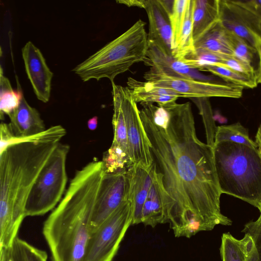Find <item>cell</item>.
I'll return each mask as SVG.
<instances>
[{"mask_svg":"<svg viewBox=\"0 0 261 261\" xmlns=\"http://www.w3.org/2000/svg\"><path fill=\"white\" fill-rule=\"evenodd\" d=\"M159 105L169 114L165 125L155 124L144 107L139 115L162 191L165 223L176 237H184L194 221L200 222L204 231L231 225L221 212L213 148L197 137L191 103Z\"/></svg>","mask_w":261,"mask_h":261,"instance_id":"6da1fadb","label":"cell"},{"mask_svg":"<svg viewBox=\"0 0 261 261\" xmlns=\"http://www.w3.org/2000/svg\"><path fill=\"white\" fill-rule=\"evenodd\" d=\"M94 159L76 171L57 206L44 223L43 234L53 261H85L96 196L105 173Z\"/></svg>","mask_w":261,"mask_h":261,"instance_id":"7a4b0ae2","label":"cell"},{"mask_svg":"<svg viewBox=\"0 0 261 261\" xmlns=\"http://www.w3.org/2000/svg\"><path fill=\"white\" fill-rule=\"evenodd\" d=\"M58 144L23 142L0 153V247L17 237L29 195Z\"/></svg>","mask_w":261,"mask_h":261,"instance_id":"3957f363","label":"cell"},{"mask_svg":"<svg viewBox=\"0 0 261 261\" xmlns=\"http://www.w3.org/2000/svg\"><path fill=\"white\" fill-rule=\"evenodd\" d=\"M215 167L222 194L241 199L261 211V151L230 142L215 143Z\"/></svg>","mask_w":261,"mask_h":261,"instance_id":"277c9868","label":"cell"},{"mask_svg":"<svg viewBox=\"0 0 261 261\" xmlns=\"http://www.w3.org/2000/svg\"><path fill=\"white\" fill-rule=\"evenodd\" d=\"M146 23L137 20L121 35L106 44L77 64L72 71L86 82L115 77L127 71L134 64L143 62L148 48Z\"/></svg>","mask_w":261,"mask_h":261,"instance_id":"5b68a950","label":"cell"},{"mask_svg":"<svg viewBox=\"0 0 261 261\" xmlns=\"http://www.w3.org/2000/svg\"><path fill=\"white\" fill-rule=\"evenodd\" d=\"M68 145L59 143L39 173L28 197L25 216L43 215L62 199L67 182L66 163Z\"/></svg>","mask_w":261,"mask_h":261,"instance_id":"8992f818","label":"cell"},{"mask_svg":"<svg viewBox=\"0 0 261 261\" xmlns=\"http://www.w3.org/2000/svg\"><path fill=\"white\" fill-rule=\"evenodd\" d=\"M133 203L123 202L93 232L86 248L85 261H112L132 225Z\"/></svg>","mask_w":261,"mask_h":261,"instance_id":"52a82bcc","label":"cell"},{"mask_svg":"<svg viewBox=\"0 0 261 261\" xmlns=\"http://www.w3.org/2000/svg\"><path fill=\"white\" fill-rule=\"evenodd\" d=\"M144 78L155 85L171 89L182 97L239 98L242 96L244 89L226 81H202L171 76L154 67H150L144 73Z\"/></svg>","mask_w":261,"mask_h":261,"instance_id":"ba28073f","label":"cell"},{"mask_svg":"<svg viewBox=\"0 0 261 261\" xmlns=\"http://www.w3.org/2000/svg\"><path fill=\"white\" fill-rule=\"evenodd\" d=\"M128 169L106 173L97 193L90 224V233L97 228L123 202L129 199Z\"/></svg>","mask_w":261,"mask_h":261,"instance_id":"9c48e42d","label":"cell"},{"mask_svg":"<svg viewBox=\"0 0 261 261\" xmlns=\"http://www.w3.org/2000/svg\"><path fill=\"white\" fill-rule=\"evenodd\" d=\"M124 113L129 155L133 165L148 167L152 164L150 143L141 120L137 103L127 87L117 85Z\"/></svg>","mask_w":261,"mask_h":261,"instance_id":"30bf717a","label":"cell"},{"mask_svg":"<svg viewBox=\"0 0 261 261\" xmlns=\"http://www.w3.org/2000/svg\"><path fill=\"white\" fill-rule=\"evenodd\" d=\"M219 21L255 49L261 43V18L245 0H219Z\"/></svg>","mask_w":261,"mask_h":261,"instance_id":"8fae6325","label":"cell"},{"mask_svg":"<svg viewBox=\"0 0 261 261\" xmlns=\"http://www.w3.org/2000/svg\"><path fill=\"white\" fill-rule=\"evenodd\" d=\"M172 3L173 1L145 0L144 8L149 21L148 42L170 55H172V33L170 13Z\"/></svg>","mask_w":261,"mask_h":261,"instance_id":"7c38bea8","label":"cell"},{"mask_svg":"<svg viewBox=\"0 0 261 261\" xmlns=\"http://www.w3.org/2000/svg\"><path fill=\"white\" fill-rule=\"evenodd\" d=\"M21 53L26 73L37 98L43 102H48L50 96L53 72L41 51L31 41L25 44Z\"/></svg>","mask_w":261,"mask_h":261,"instance_id":"4fadbf2b","label":"cell"},{"mask_svg":"<svg viewBox=\"0 0 261 261\" xmlns=\"http://www.w3.org/2000/svg\"><path fill=\"white\" fill-rule=\"evenodd\" d=\"M143 62L146 66L155 68L169 75L202 81H216L215 78L202 74L198 70L189 67L151 42H148L146 57Z\"/></svg>","mask_w":261,"mask_h":261,"instance_id":"5bb4252c","label":"cell"},{"mask_svg":"<svg viewBox=\"0 0 261 261\" xmlns=\"http://www.w3.org/2000/svg\"><path fill=\"white\" fill-rule=\"evenodd\" d=\"M128 171L129 198L133 203L132 225H136L142 223L143 206L154 179L155 168L153 163L148 167L133 165Z\"/></svg>","mask_w":261,"mask_h":261,"instance_id":"9a60e30c","label":"cell"},{"mask_svg":"<svg viewBox=\"0 0 261 261\" xmlns=\"http://www.w3.org/2000/svg\"><path fill=\"white\" fill-rule=\"evenodd\" d=\"M8 116L9 125L15 137H27L46 130L40 113L28 103L23 95L18 107Z\"/></svg>","mask_w":261,"mask_h":261,"instance_id":"2e32d148","label":"cell"},{"mask_svg":"<svg viewBox=\"0 0 261 261\" xmlns=\"http://www.w3.org/2000/svg\"><path fill=\"white\" fill-rule=\"evenodd\" d=\"M127 87L129 89L135 101L143 103H157L163 105L176 101L182 97L173 90L161 87L149 82H142L129 77L127 81Z\"/></svg>","mask_w":261,"mask_h":261,"instance_id":"e0dca14e","label":"cell"},{"mask_svg":"<svg viewBox=\"0 0 261 261\" xmlns=\"http://www.w3.org/2000/svg\"><path fill=\"white\" fill-rule=\"evenodd\" d=\"M219 21V0H192L194 43Z\"/></svg>","mask_w":261,"mask_h":261,"instance_id":"ac0fdd59","label":"cell"},{"mask_svg":"<svg viewBox=\"0 0 261 261\" xmlns=\"http://www.w3.org/2000/svg\"><path fill=\"white\" fill-rule=\"evenodd\" d=\"M196 49L204 50L224 56L234 57L231 33L219 21L194 43Z\"/></svg>","mask_w":261,"mask_h":261,"instance_id":"d6986e66","label":"cell"},{"mask_svg":"<svg viewBox=\"0 0 261 261\" xmlns=\"http://www.w3.org/2000/svg\"><path fill=\"white\" fill-rule=\"evenodd\" d=\"M1 140L0 153L8 147L23 142H37L42 143H57L65 136L66 130L61 125L52 126L43 132L27 137H15L9 125L1 123L0 125Z\"/></svg>","mask_w":261,"mask_h":261,"instance_id":"ffe728a7","label":"cell"},{"mask_svg":"<svg viewBox=\"0 0 261 261\" xmlns=\"http://www.w3.org/2000/svg\"><path fill=\"white\" fill-rule=\"evenodd\" d=\"M142 223L153 228L159 224L165 223L162 191L155 171L152 186L143 206Z\"/></svg>","mask_w":261,"mask_h":261,"instance_id":"44dd1931","label":"cell"},{"mask_svg":"<svg viewBox=\"0 0 261 261\" xmlns=\"http://www.w3.org/2000/svg\"><path fill=\"white\" fill-rule=\"evenodd\" d=\"M250 240L247 233L241 240L229 232L223 233L220 248L222 261H248Z\"/></svg>","mask_w":261,"mask_h":261,"instance_id":"7402d4cb","label":"cell"},{"mask_svg":"<svg viewBox=\"0 0 261 261\" xmlns=\"http://www.w3.org/2000/svg\"><path fill=\"white\" fill-rule=\"evenodd\" d=\"M111 83L113 105L112 125L114 131L112 142L119 145L129 155L126 123L121 100L117 85L114 82Z\"/></svg>","mask_w":261,"mask_h":261,"instance_id":"603a6c76","label":"cell"},{"mask_svg":"<svg viewBox=\"0 0 261 261\" xmlns=\"http://www.w3.org/2000/svg\"><path fill=\"white\" fill-rule=\"evenodd\" d=\"M17 91L13 89L9 79L3 74V68L1 67L0 73V112L1 119L4 118V114L9 115L19 106L23 96L20 84L16 76Z\"/></svg>","mask_w":261,"mask_h":261,"instance_id":"cb8c5ba5","label":"cell"},{"mask_svg":"<svg viewBox=\"0 0 261 261\" xmlns=\"http://www.w3.org/2000/svg\"><path fill=\"white\" fill-rule=\"evenodd\" d=\"M224 141L258 147L256 142L250 138L247 129L239 122L217 126L215 143Z\"/></svg>","mask_w":261,"mask_h":261,"instance_id":"d4e9b609","label":"cell"},{"mask_svg":"<svg viewBox=\"0 0 261 261\" xmlns=\"http://www.w3.org/2000/svg\"><path fill=\"white\" fill-rule=\"evenodd\" d=\"M191 3L192 0L173 1L170 13L172 33V52L178 43Z\"/></svg>","mask_w":261,"mask_h":261,"instance_id":"484cf974","label":"cell"},{"mask_svg":"<svg viewBox=\"0 0 261 261\" xmlns=\"http://www.w3.org/2000/svg\"><path fill=\"white\" fill-rule=\"evenodd\" d=\"M205 70L223 79L224 81L239 85L244 88L253 89L257 87L255 77L244 74L220 64H213L205 67Z\"/></svg>","mask_w":261,"mask_h":261,"instance_id":"4316f807","label":"cell"},{"mask_svg":"<svg viewBox=\"0 0 261 261\" xmlns=\"http://www.w3.org/2000/svg\"><path fill=\"white\" fill-rule=\"evenodd\" d=\"M102 161L106 173L118 172L133 165L129 155L119 145L113 142L104 152Z\"/></svg>","mask_w":261,"mask_h":261,"instance_id":"83f0119b","label":"cell"},{"mask_svg":"<svg viewBox=\"0 0 261 261\" xmlns=\"http://www.w3.org/2000/svg\"><path fill=\"white\" fill-rule=\"evenodd\" d=\"M14 261H47V254L18 237L11 245Z\"/></svg>","mask_w":261,"mask_h":261,"instance_id":"f1b7e54d","label":"cell"},{"mask_svg":"<svg viewBox=\"0 0 261 261\" xmlns=\"http://www.w3.org/2000/svg\"><path fill=\"white\" fill-rule=\"evenodd\" d=\"M197 106L201 115L205 128L207 144L213 147L217 126L215 124V119L212 107L207 98H190Z\"/></svg>","mask_w":261,"mask_h":261,"instance_id":"f546056e","label":"cell"},{"mask_svg":"<svg viewBox=\"0 0 261 261\" xmlns=\"http://www.w3.org/2000/svg\"><path fill=\"white\" fill-rule=\"evenodd\" d=\"M242 232L250 237L248 261H261V218L246 223Z\"/></svg>","mask_w":261,"mask_h":261,"instance_id":"4dcf8cb0","label":"cell"},{"mask_svg":"<svg viewBox=\"0 0 261 261\" xmlns=\"http://www.w3.org/2000/svg\"><path fill=\"white\" fill-rule=\"evenodd\" d=\"M231 42L234 57L239 60L252 64L256 49L243 39L231 33Z\"/></svg>","mask_w":261,"mask_h":261,"instance_id":"1f68e13d","label":"cell"},{"mask_svg":"<svg viewBox=\"0 0 261 261\" xmlns=\"http://www.w3.org/2000/svg\"><path fill=\"white\" fill-rule=\"evenodd\" d=\"M239 72L255 77L256 70L252 64L244 62L234 57H226L220 64Z\"/></svg>","mask_w":261,"mask_h":261,"instance_id":"d6a6232c","label":"cell"},{"mask_svg":"<svg viewBox=\"0 0 261 261\" xmlns=\"http://www.w3.org/2000/svg\"><path fill=\"white\" fill-rule=\"evenodd\" d=\"M0 261H14L12 254L11 246L0 247Z\"/></svg>","mask_w":261,"mask_h":261,"instance_id":"836d02e7","label":"cell"},{"mask_svg":"<svg viewBox=\"0 0 261 261\" xmlns=\"http://www.w3.org/2000/svg\"><path fill=\"white\" fill-rule=\"evenodd\" d=\"M116 2L128 7H138L144 9L145 5V0H120Z\"/></svg>","mask_w":261,"mask_h":261,"instance_id":"e575fe53","label":"cell"},{"mask_svg":"<svg viewBox=\"0 0 261 261\" xmlns=\"http://www.w3.org/2000/svg\"><path fill=\"white\" fill-rule=\"evenodd\" d=\"M245 2L261 18V0H245Z\"/></svg>","mask_w":261,"mask_h":261,"instance_id":"d590c367","label":"cell"},{"mask_svg":"<svg viewBox=\"0 0 261 261\" xmlns=\"http://www.w3.org/2000/svg\"><path fill=\"white\" fill-rule=\"evenodd\" d=\"M98 117L97 116H94L88 120L87 125L88 128L91 130H95L97 126Z\"/></svg>","mask_w":261,"mask_h":261,"instance_id":"8d00e7d4","label":"cell"},{"mask_svg":"<svg viewBox=\"0 0 261 261\" xmlns=\"http://www.w3.org/2000/svg\"><path fill=\"white\" fill-rule=\"evenodd\" d=\"M255 142H256L258 149L261 151V125H259L255 135Z\"/></svg>","mask_w":261,"mask_h":261,"instance_id":"74e56055","label":"cell"},{"mask_svg":"<svg viewBox=\"0 0 261 261\" xmlns=\"http://www.w3.org/2000/svg\"><path fill=\"white\" fill-rule=\"evenodd\" d=\"M255 77L257 84H261V62H259L258 68L256 70Z\"/></svg>","mask_w":261,"mask_h":261,"instance_id":"f35d334b","label":"cell"},{"mask_svg":"<svg viewBox=\"0 0 261 261\" xmlns=\"http://www.w3.org/2000/svg\"><path fill=\"white\" fill-rule=\"evenodd\" d=\"M255 49L259 58V62H261V43L256 46Z\"/></svg>","mask_w":261,"mask_h":261,"instance_id":"ab89813d","label":"cell"},{"mask_svg":"<svg viewBox=\"0 0 261 261\" xmlns=\"http://www.w3.org/2000/svg\"><path fill=\"white\" fill-rule=\"evenodd\" d=\"M260 218H261V211L260 212V215H259V217Z\"/></svg>","mask_w":261,"mask_h":261,"instance_id":"60d3db41","label":"cell"}]
</instances>
